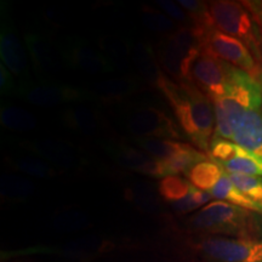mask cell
I'll use <instances>...</instances> for the list:
<instances>
[{"mask_svg":"<svg viewBox=\"0 0 262 262\" xmlns=\"http://www.w3.org/2000/svg\"><path fill=\"white\" fill-rule=\"evenodd\" d=\"M108 150L119 165L131 170V171L155 179H164L171 175V171L165 162L153 158L147 153L134 148L126 143L122 142L117 143V145H111L108 147Z\"/></svg>","mask_w":262,"mask_h":262,"instance_id":"4fadbf2b","label":"cell"},{"mask_svg":"<svg viewBox=\"0 0 262 262\" xmlns=\"http://www.w3.org/2000/svg\"><path fill=\"white\" fill-rule=\"evenodd\" d=\"M35 188H37V186L33 181H29L28 179L22 178V176L11 175V173L3 175L2 181H0L2 195L6 196V198H26V196L31 195L35 191Z\"/></svg>","mask_w":262,"mask_h":262,"instance_id":"83f0119b","label":"cell"},{"mask_svg":"<svg viewBox=\"0 0 262 262\" xmlns=\"http://www.w3.org/2000/svg\"><path fill=\"white\" fill-rule=\"evenodd\" d=\"M203 51L221 58L239 70L247 72L257 80L262 75V66L244 42L215 27L209 28L202 37Z\"/></svg>","mask_w":262,"mask_h":262,"instance_id":"52a82bcc","label":"cell"},{"mask_svg":"<svg viewBox=\"0 0 262 262\" xmlns=\"http://www.w3.org/2000/svg\"><path fill=\"white\" fill-rule=\"evenodd\" d=\"M211 195L214 198L220 199V201L231 203L239 208L245 209V210L256 212L258 215H262V204L250 199L249 196L244 195L232 183L228 173L225 172L224 176L219 180L215 187L210 191Z\"/></svg>","mask_w":262,"mask_h":262,"instance_id":"ffe728a7","label":"cell"},{"mask_svg":"<svg viewBox=\"0 0 262 262\" xmlns=\"http://www.w3.org/2000/svg\"><path fill=\"white\" fill-rule=\"evenodd\" d=\"M202 51V35L189 26H179L158 42L156 55L162 70L173 81L193 84L192 67Z\"/></svg>","mask_w":262,"mask_h":262,"instance_id":"277c9868","label":"cell"},{"mask_svg":"<svg viewBox=\"0 0 262 262\" xmlns=\"http://www.w3.org/2000/svg\"><path fill=\"white\" fill-rule=\"evenodd\" d=\"M142 24L147 29L155 33H163L168 35L178 29L179 26L169 16L162 14L152 6L145 5L142 8Z\"/></svg>","mask_w":262,"mask_h":262,"instance_id":"f1b7e54d","label":"cell"},{"mask_svg":"<svg viewBox=\"0 0 262 262\" xmlns=\"http://www.w3.org/2000/svg\"><path fill=\"white\" fill-rule=\"evenodd\" d=\"M62 123L68 129L85 135H93L101 126V119L97 113L83 104H75L67 108L62 113Z\"/></svg>","mask_w":262,"mask_h":262,"instance_id":"d6986e66","label":"cell"},{"mask_svg":"<svg viewBox=\"0 0 262 262\" xmlns=\"http://www.w3.org/2000/svg\"><path fill=\"white\" fill-rule=\"evenodd\" d=\"M225 172V170L219 164L208 159L195 164L185 175L193 187L201 191L210 192Z\"/></svg>","mask_w":262,"mask_h":262,"instance_id":"7402d4cb","label":"cell"},{"mask_svg":"<svg viewBox=\"0 0 262 262\" xmlns=\"http://www.w3.org/2000/svg\"><path fill=\"white\" fill-rule=\"evenodd\" d=\"M6 163L12 169L25 173V175L32 176L38 179H49L54 178L57 173L54 168H51L44 160L29 158V157H8Z\"/></svg>","mask_w":262,"mask_h":262,"instance_id":"484cf974","label":"cell"},{"mask_svg":"<svg viewBox=\"0 0 262 262\" xmlns=\"http://www.w3.org/2000/svg\"><path fill=\"white\" fill-rule=\"evenodd\" d=\"M0 56L2 63L16 77L28 75V63L25 48L17 33L12 27L8 14H2V33H0Z\"/></svg>","mask_w":262,"mask_h":262,"instance_id":"5bb4252c","label":"cell"},{"mask_svg":"<svg viewBox=\"0 0 262 262\" xmlns=\"http://www.w3.org/2000/svg\"><path fill=\"white\" fill-rule=\"evenodd\" d=\"M157 4H158L160 9L164 10V12H165L172 21H178L180 24H182V26H189V27L192 26L189 15L181 8V6L176 5V3L170 2V0H158Z\"/></svg>","mask_w":262,"mask_h":262,"instance_id":"1f68e13d","label":"cell"},{"mask_svg":"<svg viewBox=\"0 0 262 262\" xmlns=\"http://www.w3.org/2000/svg\"><path fill=\"white\" fill-rule=\"evenodd\" d=\"M162 93L171 106L183 133L199 149L209 152L216 127L212 101L194 84H178L170 79Z\"/></svg>","mask_w":262,"mask_h":262,"instance_id":"6da1fadb","label":"cell"},{"mask_svg":"<svg viewBox=\"0 0 262 262\" xmlns=\"http://www.w3.org/2000/svg\"><path fill=\"white\" fill-rule=\"evenodd\" d=\"M126 127L134 137L180 139V127L168 114L156 107H139L127 114Z\"/></svg>","mask_w":262,"mask_h":262,"instance_id":"30bf717a","label":"cell"},{"mask_svg":"<svg viewBox=\"0 0 262 262\" xmlns=\"http://www.w3.org/2000/svg\"><path fill=\"white\" fill-rule=\"evenodd\" d=\"M195 231L231 238H262V215L224 201L210 202L191 217Z\"/></svg>","mask_w":262,"mask_h":262,"instance_id":"3957f363","label":"cell"},{"mask_svg":"<svg viewBox=\"0 0 262 262\" xmlns=\"http://www.w3.org/2000/svg\"><path fill=\"white\" fill-rule=\"evenodd\" d=\"M212 24L219 31L244 42L262 66V28L248 9L238 2L208 3Z\"/></svg>","mask_w":262,"mask_h":262,"instance_id":"5b68a950","label":"cell"},{"mask_svg":"<svg viewBox=\"0 0 262 262\" xmlns=\"http://www.w3.org/2000/svg\"><path fill=\"white\" fill-rule=\"evenodd\" d=\"M233 185L244 195L262 204V178L261 176L244 175V173H228Z\"/></svg>","mask_w":262,"mask_h":262,"instance_id":"f546056e","label":"cell"},{"mask_svg":"<svg viewBox=\"0 0 262 262\" xmlns=\"http://www.w3.org/2000/svg\"><path fill=\"white\" fill-rule=\"evenodd\" d=\"M100 49L103 55L108 58L114 70H125L129 67L133 48L130 44L120 38L106 37L100 40Z\"/></svg>","mask_w":262,"mask_h":262,"instance_id":"d4e9b609","label":"cell"},{"mask_svg":"<svg viewBox=\"0 0 262 262\" xmlns=\"http://www.w3.org/2000/svg\"><path fill=\"white\" fill-rule=\"evenodd\" d=\"M131 142L145 150L147 155L163 162H168L188 147L187 143L153 137H133Z\"/></svg>","mask_w":262,"mask_h":262,"instance_id":"44dd1931","label":"cell"},{"mask_svg":"<svg viewBox=\"0 0 262 262\" xmlns=\"http://www.w3.org/2000/svg\"><path fill=\"white\" fill-rule=\"evenodd\" d=\"M139 90V79L131 75H124L98 81L88 91L93 100L101 101L103 103H116L126 100Z\"/></svg>","mask_w":262,"mask_h":262,"instance_id":"e0dca14e","label":"cell"},{"mask_svg":"<svg viewBox=\"0 0 262 262\" xmlns=\"http://www.w3.org/2000/svg\"><path fill=\"white\" fill-rule=\"evenodd\" d=\"M131 60L141 78L156 89L162 91L166 83L171 79L164 73L157 58L156 51L147 41H139L134 45Z\"/></svg>","mask_w":262,"mask_h":262,"instance_id":"2e32d148","label":"cell"},{"mask_svg":"<svg viewBox=\"0 0 262 262\" xmlns=\"http://www.w3.org/2000/svg\"><path fill=\"white\" fill-rule=\"evenodd\" d=\"M16 88H17V85L15 84L14 74L2 63L0 64V89H2V95L14 96Z\"/></svg>","mask_w":262,"mask_h":262,"instance_id":"d6a6232c","label":"cell"},{"mask_svg":"<svg viewBox=\"0 0 262 262\" xmlns=\"http://www.w3.org/2000/svg\"><path fill=\"white\" fill-rule=\"evenodd\" d=\"M66 67L91 75L112 73L116 70L103 52L97 50L80 38H71L58 45Z\"/></svg>","mask_w":262,"mask_h":262,"instance_id":"8fae6325","label":"cell"},{"mask_svg":"<svg viewBox=\"0 0 262 262\" xmlns=\"http://www.w3.org/2000/svg\"><path fill=\"white\" fill-rule=\"evenodd\" d=\"M25 44L37 77L41 81H54L66 67L58 47L35 33L25 35Z\"/></svg>","mask_w":262,"mask_h":262,"instance_id":"7c38bea8","label":"cell"},{"mask_svg":"<svg viewBox=\"0 0 262 262\" xmlns=\"http://www.w3.org/2000/svg\"><path fill=\"white\" fill-rule=\"evenodd\" d=\"M220 166L227 173H244V175L261 176L262 158L238 146L237 155L233 159L221 163Z\"/></svg>","mask_w":262,"mask_h":262,"instance_id":"cb8c5ba5","label":"cell"},{"mask_svg":"<svg viewBox=\"0 0 262 262\" xmlns=\"http://www.w3.org/2000/svg\"><path fill=\"white\" fill-rule=\"evenodd\" d=\"M0 123L5 129L11 131H31L38 126V119L34 114L12 104H3Z\"/></svg>","mask_w":262,"mask_h":262,"instance_id":"603a6c76","label":"cell"},{"mask_svg":"<svg viewBox=\"0 0 262 262\" xmlns=\"http://www.w3.org/2000/svg\"><path fill=\"white\" fill-rule=\"evenodd\" d=\"M235 71L237 67L228 62L202 51L192 67V83L211 101H215L226 94Z\"/></svg>","mask_w":262,"mask_h":262,"instance_id":"ba28073f","label":"cell"},{"mask_svg":"<svg viewBox=\"0 0 262 262\" xmlns=\"http://www.w3.org/2000/svg\"><path fill=\"white\" fill-rule=\"evenodd\" d=\"M212 198L210 192L201 191L196 189L195 187L192 188V191L186 198L181 199V201L173 203L172 209L179 214H188L196 210V209L202 208L203 205H208Z\"/></svg>","mask_w":262,"mask_h":262,"instance_id":"4dcf8cb0","label":"cell"},{"mask_svg":"<svg viewBox=\"0 0 262 262\" xmlns=\"http://www.w3.org/2000/svg\"><path fill=\"white\" fill-rule=\"evenodd\" d=\"M248 11L253 15L255 21L262 28V2H242Z\"/></svg>","mask_w":262,"mask_h":262,"instance_id":"836d02e7","label":"cell"},{"mask_svg":"<svg viewBox=\"0 0 262 262\" xmlns=\"http://www.w3.org/2000/svg\"><path fill=\"white\" fill-rule=\"evenodd\" d=\"M193 186L188 180L178 175H170L162 179L158 183V192L165 202L173 203L186 198L191 193Z\"/></svg>","mask_w":262,"mask_h":262,"instance_id":"4316f807","label":"cell"},{"mask_svg":"<svg viewBox=\"0 0 262 262\" xmlns=\"http://www.w3.org/2000/svg\"><path fill=\"white\" fill-rule=\"evenodd\" d=\"M196 249L208 262H262V238L206 235Z\"/></svg>","mask_w":262,"mask_h":262,"instance_id":"8992f818","label":"cell"},{"mask_svg":"<svg viewBox=\"0 0 262 262\" xmlns=\"http://www.w3.org/2000/svg\"><path fill=\"white\" fill-rule=\"evenodd\" d=\"M232 141L262 158V114L251 111L245 114L235 127Z\"/></svg>","mask_w":262,"mask_h":262,"instance_id":"ac0fdd59","label":"cell"},{"mask_svg":"<svg viewBox=\"0 0 262 262\" xmlns=\"http://www.w3.org/2000/svg\"><path fill=\"white\" fill-rule=\"evenodd\" d=\"M22 148L47 159L62 169H73L80 164L78 153L60 141L54 140H14Z\"/></svg>","mask_w":262,"mask_h":262,"instance_id":"9a60e30c","label":"cell"},{"mask_svg":"<svg viewBox=\"0 0 262 262\" xmlns=\"http://www.w3.org/2000/svg\"><path fill=\"white\" fill-rule=\"evenodd\" d=\"M215 108V136L232 140L233 133L245 114L260 111L262 104V83L247 72H234L224 96L212 101Z\"/></svg>","mask_w":262,"mask_h":262,"instance_id":"7a4b0ae2","label":"cell"},{"mask_svg":"<svg viewBox=\"0 0 262 262\" xmlns=\"http://www.w3.org/2000/svg\"><path fill=\"white\" fill-rule=\"evenodd\" d=\"M14 97L25 100L26 102L41 108H52L61 104L90 100L89 91L81 88L54 81L18 84Z\"/></svg>","mask_w":262,"mask_h":262,"instance_id":"9c48e42d","label":"cell"}]
</instances>
